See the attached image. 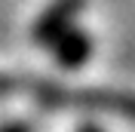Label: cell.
Listing matches in <instances>:
<instances>
[{"instance_id": "cell-1", "label": "cell", "mask_w": 135, "mask_h": 132, "mask_svg": "<svg viewBox=\"0 0 135 132\" xmlns=\"http://www.w3.org/2000/svg\"><path fill=\"white\" fill-rule=\"evenodd\" d=\"M18 89H28L34 98L46 107H108V111H117V114L135 117V95L129 92H104V89H65V86H52V83H37V80H18Z\"/></svg>"}, {"instance_id": "cell-2", "label": "cell", "mask_w": 135, "mask_h": 132, "mask_svg": "<svg viewBox=\"0 0 135 132\" xmlns=\"http://www.w3.org/2000/svg\"><path fill=\"white\" fill-rule=\"evenodd\" d=\"M83 9V0H55L34 25V40L37 43H46L49 46L55 37H61L65 31H71V22L74 16Z\"/></svg>"}, {"instance_id": "cell-3", "label": "cell", "mask_w": 135, "mask_h": 132, "mask_svg": "<svg viewBox=\"0 0 135 132\" xmlns=\"http://www.w3.org/2000/svg\"><path fill=\"white\" fill-rule=\"evenodd\" d=\"M49 46H52V55L59 58L61 68H80L89 58V52H92V40L83 31H74V28L65 31L61 37H55Z\"/></svg>"}, {"instance_id": "cell-4", "label": "cell", "mask_w": 135, "mask_h": 132, "mask_svg": "<svg viewBox=\"0 0 135 132\" xmlns=\"http://www.w3.org/2000/svg\"><path fill=\"white\" fill-rule=\"evenodd\" d=\"M12 92H18V80L9 74H0V98L3 95H12Z\"/></svg>"}, {"instance_id": "cell-5", "label": "cell", "mask_w": 135, "mask_h": 132, "mask_svg": "<svg viewBox=\"0 0 135 132\" xmlns=\"http://www.w3.org/2000/svg\"><path fill=\"white\" fill-rule=\"evenodd\" d=\"M0 132H28V126H22V123H12V126H6V129H0Z\"/></svg>"}, {"instance_id": "cell-6", "label": "cell", "mask_w": 135, "mask_h": 132, "mask_svg": "<svg viewBox=\"0 0 135 132\" xmlns=\"http://www.w3.org/2000/svg\"><path fill=\"white\" fill-rule=\"evenodd\" d=\"M83 132H98V129H92V126H86V129H83Z\"/></svg>"}]
</instances>
